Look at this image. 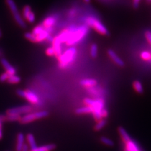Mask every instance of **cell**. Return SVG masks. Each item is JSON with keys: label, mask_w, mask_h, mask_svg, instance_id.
Masks as SVG:
<instances>
[{"label": "cell", "mask_w": 151, "mask_h": 151, "mask_svg": "<svg viewBox=\"0 0 151 151\" xmlns=\"http://www.w3.org/2000/svg\"><path fill=\"white\" fill-rule=\"evenodd\" d=\"M88 32L87 25H82L78 27H74L70 35V39L66 42L69 46H73L81 41L86 35Z\"/></svg>", "instance_id": "6da1fadb"}, {"label": "cell", "mask_w": 151, "mask_h": 151, "mask_svg": "<svg viewBox=\"0 0 151 151\" xmlns=\"http://www.w3.org/2000/svg\"><path fill=\"white\" fill-rule=\"evenodd\" d=\"M85 23L87 26L93 28L98 34L103 35H109V32H108L107 28L98 18L91 16L88 17L85 19Z\"/></svg>", "instance_id": "7a4b0ae2"}, {"label": "cell", "mask_w": 151, "mask_h": 151, "mask_svg": "<svg viewBox=\"0 0 151 151\" xmlns=\"http://www.w3.org/2000/svg\"><path fill=\"white\" fill-rule=\"evenodd\" d=\"M5 1L8 8L10 9L13 17L14 19H15V20L17 24L22 28H27L26 23L24 20V19H23L20 13H19L18 7L15 2L14 1V0H5Z\"/></svg>", "instance_id": "3957f363"}, {"label": "cell", "mask_w": 151, "mask_h": 151, "mask_svg": "<svg viewBox=\"0 0 151 151\" xmlns=\"http://www.w3.org/2000/svg\"><path fill=\"white\" fill-rule=\"evenodd\" d=\"M76 49L74 47H70L61 55L59 58V67L65 68L69 64L72 63L76 55Z\"/></svg>", "instance_id": "277c9868"}, {"label": "cell", "mask_w": 151, "mask_h": 151, "mask_svg": "<svg viewBox=\"0 0 151 151\" xmlns=\"http://www.w3.org/2000/svg\"><path fill=\"white\" fill-rule=\"evenodd\" d=\"M49 115V113L47 111H40L32 113H28L22 116L20 122L22 124H26L34 122V120H39L44 118L47 117Z\"/></svg>", "instance_id": "5b68a950"}, {"label": "cell", "mask_w": 151, "mask_h": 151, "mask_svg": "<svg viewBox=\"0 0 151 151\" xmlns=\"http://www.w3.org/2000/svg\"><path fill=\"white\" fill-rule=\"evenodd\" d=\"M17 94L18 96L26 99L30 103L32 104H37L39 102V98L36 94L30 90H22L18 89Z\"/></svg>", "instance_id": "8992f818"}, {"label": "cell", "mask_w": 151, "mask_h": 151, "mask_svg": "<svg viewBox=\"0 0 151 151\" xmlns=\"http://www.w3.org/2000/svg\"><path fill=\"white\" fill-rule=\"evenodd\" d=\"M32 110V107L30 105H23L18 107H14L9 108L7 110L6 114H16V115H22L27 114L30 113Z\"/></svg>", "instance_id": "52a82bcc"}, {"label": "cell", "mask_w": 151, "mask_h": 151, "mask_svg": "<svg viewBox=\"0 0 151 151\" xmlns=\"http://www.w3.org/2000/svg\"><path fill=\"white\" fill-rule=\"evenodd\" d=\"M74 27H69L61 32L58 36L61 43H66L70 37Z\"/></svg>", "instance_id": "ba28073f"}, {"label": "cell", "mask_w": 151, "mask_h": 151, "mask_svg": "<svg viewBox=\"0 0 151 151\" xmlns=\"http://www.w3.org/2000/svg\"><path fill=\"white\" fill-rule=\"evenodd\" d=\"M0 62H1V64L3 65V68L5 69L7 73H8L10 76L16 74V69L8 62L7 59H6L5 58H1L0 59Z\"/></svg>", "instance_id": "9c48e42d"}, {"label": "cell", "mask_w": 151, "mask_h": 151, "mask_svg": "<svg viewBox=\"0 0 151 151\" xmlns=\"http://www.w3.org/2000/svg\"><path fill=\"white\" fill-rule=\"evenodd\" d=\"M56 18L54 16H49L45 18L41 25L46 29L52 30V27L55 24Z\"/></svg>", "instance_id": "30bf717a"}, {"label": "cell", "mask_w": 151, "mask_h": 151, "mask_svg": "<svg viewBox=\"0 0 151 151\" xmlns=\"http://www.w3.org/2000/svg\"><path fill=\"white\" fill-rule=\"evenodd\" d=\"M107 54L109 55L110 58L113 60V62L116 63L119 66H120V67H124L125 65V63L124 61L119 58V55H118L112 49H108L107 51Z\"/></svg>", "instance_id": "8fae6325"}, {"label": "cell", "mask_w": 151, "mask_h": 151, "mask_svg": "<svg viewBox=\"0 0 151 151\" xmlns=\"http://www.w3.org/2000/svg\"><path fill=\"white\" fill-rule=\"evenodd\" d=\"M25 144V135L22 132H20V133L18 134L17 137L16 150L22 151Z\"/></svg>", "instance_id": "7c38bea8"}, {"label": "cell", "mask_w": 151, "mask_h": 151, "mask_svg": "<svg viewBox=\"0 0 151 151\" xmlns=\"http://www.w3.org/2000/svg\"><path fill=\"white\" fill-rule=\"evenodd\" d=\"M61 42H60L58 36L54 38V40L52 42L53 48L55 50V56L59 58V57L62 55V52H61Z\"/></svg>", "instance_id": "4fadbf2b"}, {"label": "cell", "mask_w": 151, "mask_h": 151, "mask_svg": "<svg viewBox=\"0 0 151 151\" xmlns=\"http://www.w3.org/2000/svg\"><path fill=\"white\" fill-rule=\"evenodd\" d=\"M56 145L54 144H49L37 147L33 149H30V151H52L55 149Z\"/></svg>", "instance_id": "5bb4252c"}, {"label": "cell", "mask_w": 151, "mask_h": 151, "mask_svg": "<svg viewBox=\"0 0 151 151\" xmlns=\"http://www.w3.org/2000/svg\"><path fill=\"white\" fill-rule=\"evenodd\" d=\"M118 131H119L120 135L121 136L123 141H124L125 143H127V142H129L131 140L130 135H129L128 133H127V132L124 127H119V129H118Z\"/></svg>", "instance_id": "9a60e30c"}, {"label": "cell", "mask_w": 151, "mask_h": 151, "mask_svg": "<svg viewBox=\"0 0 151 151\" xmlns=\"http://www.w3.org/2000/svg\"><path fill=\"white\" fill-rule=\"evenodd\" d=\"M80 84L82 86L85 87H93L97 84V81L96 79H84L80 81Z\"/></svg>", "instance_id": "2e32d148"}, {"label": "cell", "mask_w": 151, "mask_h": 151, "mask_svg": "<svg viewBox=\"0 0 151 151\" xmlns=\"http://www.w3.org/2000/svg\"><path fill=\"white\" fill-rule=\"evenodd\" d=\"M125 148L129 151H141L138 145L132 139L125 143Z\"/></svg>", "instance_id": "e0dca14e"}, {"label": "cell", "mask_w": 151, "mask_h": 151, "mask_svg": "<svg viewBox=\"0 0 151 151\" xmlns=\"http://www.w3.org/2000/svg\"><path fill=\"white\" fill-rule=\"evenodd\" d=\"M93 108L89 106H86L79 108L78 109L76 110V113L78 115L81 114H85V113H91L93 112Z\"/></svg>", "instance_id": "ac0fdd59"}, {"label": "cell", "mask_w": 151, "mask_h": 151, "mask_svg": "<svg viewBox=\"0 0 151 151\" xmlns=\"http://www.w3.org/2000/svg\"><path fill=\"white\" fill-rule=\"evenodd\" d=\"M27 140L28 142V145H29V147H30V149H33L37 147L34 135L32 134H28L27 135Z\"/></svg>", "instance_id": "d6986e66"}, {"label": "cell", "mask_w": 151, "mask_h": 151, "mask_svg": "<svg viewBox=\"0 0 151 151\" xmlns=\"http://www.w3.org/2000/svg\"><path fill=\"white\" fill-rule=\"evenodd\" d=\"M22 116L20 115L16 114H6V120L9 122H20L21 120Z\"/></svg>", "instance_id": "ffe728a7"}, {"label": "cell", "mask_w": 151, "mask_h": 151, "mask_svg": "<svg viewBox=\"0 0 151 151\" xmlns=\"http://www.w3.org/2000/svg\"><path fill=\"white\" fill-rule=\"evenodd\" d=\"M133 86L135 89V90L139 94H142L144 93V88L142 86V83L138 81V80H136L133 83Z\"/></svg>", "instance_id": "44dd1931"}, {"label": "cell", "mask_w": 151, "mask_h": 151, "mask_svg": "<svg viewBox=\"0 0 151 151\" xmlns=\"http://www.w3.org/2000/svg\"><path fill=\"white\" fill-rule=\"evenodd\" d=\"M107 124V121L105 119H101V120L98 121L96 125L94 126V130L95 131H100L102 129H103L104 127L106 126Z\"/></svg>", "instance_id": "7402d4cb"}, {"label": "cell", "mask_w": 151, "mask_h": 151, "mask_svg": "<svg viewBox=\"0 0 151 151\" xmlns=\"http://www.w3.org/2000/svg\"><path fill=\"white\" fill-rule=\"evenodd\" d=\"M20 81H21L20 77H19L16 74L9 76V77L7 81L8 83H10V84H18Z\"/></svg>", "instance_id": "603a6c76"}, {"label": "cell", "mask_w": 151, "mask_h": 151, "mask_svg": "<svg viewBox=\"0 0 151 151\" xmlns=\"http://www.w3.org/2000/svg\"><path fill=\"white\" fill-rule=\"evenodd\" d=\"M46 29V28H45L43 26H42L41 24L40 25H39L36 26L34 28V29H33L32 30V33L34 34V35H39L41 33L43 32Z\"/></svg>", "instance_id": "cb8c5ba5"}, {"label": "cell", "mask_w": 151, "mask_h": 151, "mask_svg": "<svg viewBox=\"0 0 151 151\" xmlns=\"http://www.w3.org/2000/svg\"><path fill=\"white\" fill-rule=\"evenodd\" d=\"M98 46L96 44H93L90 48V54L91 58H96L98 55Z\"/></svg>", "instance_id": "d4e9b609"}, {"label": "cell", "mask_w": 151, "mask_h": 151, "mask_svg": "<svg viewBox=\"0 0 151 151\" xmlns=\"http://www.w3.org/2000/svg\"><path fill=\"white\" fill-rule=\"evenodd\" d=\"M101 110H99V109H94L93 113V115L94 119H95L96 121H100L103 118L101 116Z\"/></svg>", "instance_id": "484cf974"}, {"label": "cell", "mask_w": 151, "mask_h": 151, "mask_svg": "<svg viewBox=\"0 0 151 151\" xmlns=\"http://www.w3.org/2000/svg\"><path fill=\"white\" fill-rule=\"evenodd\" d=\"M100 140L103 144L105 145H106L108 146H110V147H112V146L114 145V142L112 140L106 137H101L100 138Z\"/></svg>", "instance_id": "4316f807"}, {"label": "cell", "mask_w": 151, "mask_h": 151, "mask_svg": "<svg viewBox=\"0 0 151 151\" xmlns=\"http://www.w3.org/2000/svg\"><path fill=\"white\" fill-rule=\"evenodd\" d=\"M24 36L27 40L35 43V35L32 32H26Z\"/></svg>", "instance_id": "83f0119b"}, {"label": "cell", "mask_w": 151, "mask_h": 151, "mask_svg": "<svg viewBox=\"0 0 151 151\" xmlns=\"http://www.w3.org/2000/svg\"><path fill=\"white\" fill-rule=\"evenodd\" d=\"M32 12V8L29 5H26L24 6L23 9V18L25 19L27 18L28 14H29Z\"/></svg>", "instance_id": "f1b7e54d"}, {"label": "cell", "mask_w": 151, "mask_h": 151, "mask_svg": "<svg viewBox=\"0 0 151 151\" xmlns=\"http://www.w3.org/2000/svg\"><path fill=\"white\" fill-rule=\"evenodd\" d=\"M25 20L30 23H34V22L35 20V15L34 13L32 11L29 14H28V16L25 18Z\"/></svg>", "instance_id": "f546056e"}, {"label": "cell", "mask_w": 151, "mask_h": 151, "mask_svg": "<svg viewBox=\"0 0 151 151\" xmlns=\"http://www.w3.org/2000/svg\"><path fill=\"white\" fill-rule=\"evenodd\" d=\"M141 58L145 60H149L151 59V54L148 51H144L141 54Z\"/></svg>", "instance_id": "4dcf8cb0"}, {"label": "cell", "mask_w": 151, "mask_h": 151, "mask_svg": "<svg viewBox=\"0 0 151 151\" xmlns=\"http://www.w3.org/2000/svg\"><path fill=\"white\" fill-rule=\"evenodd\" d=\"M9 75L6 72H4L0 75V82L1 83H4L5 81H7L9 77Z\"/></svg>", "instance_id": "1f68e13d"}, {"label": "cell", "mask_w": 151, "mask_h": 151, "mask_svg": "<svg viewBox=\"0 0 151 151\" xmlns=\"http://www.w3.org/2000/svg\"><path fill=\"white\" fill-rule=\"evenodd\" d=\"M46 54H47V55H49V56L55 55V50L53 48V47H49V48H47V50H46Z\"/></svg>", "instance_id": "d6a6232c"}, {"label": "cell", "mask_w": 151, "mask_h": 151, "mask_svg": "<svg viewBox=\"0 0 151 151\" xmlns=\"http://www.w3.org/2000/svg\"><path fill=\"white\" fill-rule=\"evenodd\" d=\"M145 36L147 41L149 42V43L151 45V32L149 30L146 31L145 33Z\"/></svg>", "instance_id": "836d02e7"}, {"label": "cell", "mask_w": 151, "mask_h": 151, "mask_svg": "<svg viewBox=\"0 0 151 151\" xmlns=\"http://www.w3.org/2000/svg\"><path fill=\"white\" fill-rule=\"evenodd\" d=\"M101 116H102V118H106L108 117V110L106 109H105V108H103V109L101 110Z\"/></svg>", "instance_id": "e575fe53"}, {"label": "cell", "mask_w": 151, "mask_h": 151, "mask_svg": "<svg viewBox=\"0 0 151 151\" xmlns=\"http://www.w3.org/2000/svg\"><path fill=\"white\" fill-rule=\"evenodd\" d=\"M140 0H133V6L134 8H137L139 6Z\"/></svg>", "instance_id": "d590c367"}, {"label": "cell", "mask_w": 151, "mask_h": 151, "mask_svg": "<svg viewBox=\"0 0 151 151\" xmlns=\"http://www.w3.org/2000/svg\"><path fill=\"white\" fill-rule=\"evenodd\" d=\"M22 151H30L29 146H28L27 144H25L24 146H23V147Z\"/></svg>", "instance_id": "8d00e7d4"}, {"label": "cell", "mask_w": 151, "mask_h": 151, "mask_svg": "<svg viewBox=\"0 0 151 151\" xmlns=\"http://www.w3.org/2000/svg\"><path fill=\"white\" fill-rule=\"evenodd\" d=\"M0 120L1 122H4L6 120V115H0Z\"/></svg>", "instance_id": "74e56055"}, {"label": "cell", "mask_w": 151, "mask_h": 151, "mask_svg": "<svg viewBox=\"0 0 151 151\" xmlns=\"http://www.w3.org/2000/svg\"><path fill=\"white\" fill-rule=\"evenodd\" d=\"M2 138H3V132H2L1 127H0V140H1Z\"/></svg>", "instance_id": "f35d334b"}, {"label": "cell", "mask_w": 151, "mask_h": 151, "mask_svg": "<svg viewBox=\"0 0 151 151\" xmlns=\"http://www.w3.org/2000/svg\"><path fill=\"white\" fill-rule=\"evenodd\" d=\"M84 1L86 3H89L91 1V0H84Z\"/></svg>", "instance_id": "ab89813d"}, {"label": "cell", "mask_w": 151, "mask_h": 151, "mask_svg": "<svg viewBox=\"0 0 151 151\" xmlns=\"http://www.w3.org/2000/svg\"><path fill=\"white\" fill-rule=\"evenodd\" d=\"M1 37H2V32H1V29H0V38H1Z\"/></svg>", "instance_id": "60d3db41"}, {"label": "cell", "mask_w": 151, "mask_h": 151, "mask_svg": "<svg viewBox=\"0 0 151 151\" xmlns=\"http://www.w3.org/2000/svg\"><path fill=\"white\" fill-rule=\"evenodd\" d=\"M1 124H2V122H1V120H0V127H1Z\"/></svg>", "instance_id": "b9f144b4"}, {"label": "cell", "mask_w": 151, "mask_h": 151, "mask_svg": "<svg viewBox=\"0 0 151 151\" xmlns=\"http://www.w3.org/2000/svg\"><path fill=\"white\" fill-rule=\"evenodd\" d=\"M1 55H2V53L1 52H0V58H1Z\"/></svg>", "instance_id": "7bdbcfd3"}, {"label": "cell", "mask_w": 151, "mask_h": 151, "mask_svg": "<svg viewBox=\"0 0 151 151\" xmlns=\"http://www.w3.org/2000/svg\"><path fill=\"white\" fill-rule=\"evenodd\" d=\"M125 151H129V150H127V148H125Z\"/></svg>", "instance_id": "ee69618b"}, {"label": "cell", "mask_w": 151, "mask_h": 151, "mask_svg": "<svg viewBox=\"0 0 151 151\" xmlns=\"http://www.w3.org/2000/svg\"><path fill=\"white\" fill-rule=\"evenodd\" d=\"M150 1H151V0H150Z\"/></svg>", "instance_id": "f6af8a7d"}]
</instances>
